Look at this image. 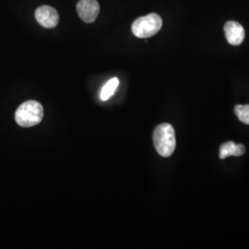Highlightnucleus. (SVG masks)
Wrapping results in <instances>:
<instances>
[{
	"label": "nucleus",
	"mask_w": 249,
	"mask_h": 249,
	"mask_svg": "<svg viewBox=\"0 0 249 249\" xmlns=\"http://www.w3.org/2000/svg\"><path fill=\"white\" fill-rule=\"evenodd\" d=\"M234 114L242 123L249 124V105H237L234 107Z\"/></svg>",
	"instance_id": "nucleus-9"
},
{
	"label": "nucleus",
	"mask_w": 249,
	"mask_h": 249,
	"mask_svg": "<svg viewBox=\"0 0 249 249\" xmlns=\"http://www.w3.org/2000/svg\"><path fill=\"white\" fill-rule=\"evenodd\" d=\"M44 117L43 106L35 100H30L18 107L15 120L22 127H31L41 123Z\"/></svg>",
	"instance_id": "nucleus-2"
},
{
	"label": "nucleus",
	"mask_w": 249,
	"mask_h": 249,
	"mask_svg": "<svg viewBox=\"0 0 249 249\" xmlns=\"http://www.w3.org/2000/svg\"><path fill=\"white\" fill-rule=\"evenodd\" d=\"M153 143L161 157H170L176 150V132L172 124L163 123L155 127L153 131Z\"/></svg>",
	"instance_id": "nucleus-1"
},
{
	"label": "nucleus",
	"mask_w": 249,
	"mask_h": 249,
	"mask_svg": "<svg viewBox=\"0 0 249 249\" xmlns=\"http://www.w3.org/2000/svg\"><path fill=\"white\" fill-rule=\"evenodd\" d=\"M77 11L84 22L91 23L98 17L100 5L97 0H80L77 4Z\"/></svg>",
	"instance_id": "nucleus-4"
},
{
	"label": "nucleus",
	"mask_w": 249,
	"mask_h": 249,
	"mask_svg": "<svg viewBox=\"0 0 249 249\" xmlns=\"http://www.w3.org/2000/svg\"><path fill=\"white\" fill-rule=\"evenodd\" d=\"M36 18L41 26L52 29L57 26L59 15L55 9L50 6H41L36 10Z\"/></svg>",
	"instance_id": "nucleus-5"
},
{
	"label": "nucleus",
	"mask_w": 249,
	"mask_h": 249,
	"mask_svg": "<svg viewBox=\"0 0 249 249\" xmlns=\"http://www.w3.org/2000/svg\"><path fill=\"white\" fill-rule=\"evenodd\" d=\"M118 85H119V80L117 78H113V79L109 80L102 89L101 94H100L101 100L102 101H107L115 93Z\"/></svg>",
	"instance_id": "nucleus-8"
},
{
	"label": "nucleus",
	"mask_w": 249,
	"mask_h": 249,
	"mask_svg": "<svg viewBox=\"0 0 249 249\" xmlns=\"http://www.w3.org/2000/svg\"><path fill=\"white\" fill-rule=\"evenodd\" d=\"M162 26V19L156 13H151L134 20L131 27L134 36L141 39L150 38L159 33Z\"/></svg>",
	"instance_id": "nucleus-3"
},
{
	"label": "nucleus",
	"mask_w": 249,
	"mask_h": 249,
	"mask_svg": "<svg viewBox=\"0 0 249 249\" xmlns=\"http://www.w3.org/2000/svg\"><path fill=\"white\" fill-rule=\"evenodd\" d=\"M224 34L227 42L231 45H239L244 42L245 30L237 21H227L224 25Z\"/></svg>",
	"instance_id": "nucleus-6"
},
{
	"label": "nucleus",
	"mask_w": 249,
	"mask_h": 249,
	"mask_svg": "<svg viewBox=\"0 0 249 249\" xmlns=\"http://www.w3.org/2000/svg\"><path fill=\"white\" fill-rule=\"evenodd\" d=\"M246 152V147L232 142L223 143L220 147V158L223 160L229 156H241Z\"/></svg>",
	"instance_id": "nucleus-7"
}]
</instances>
